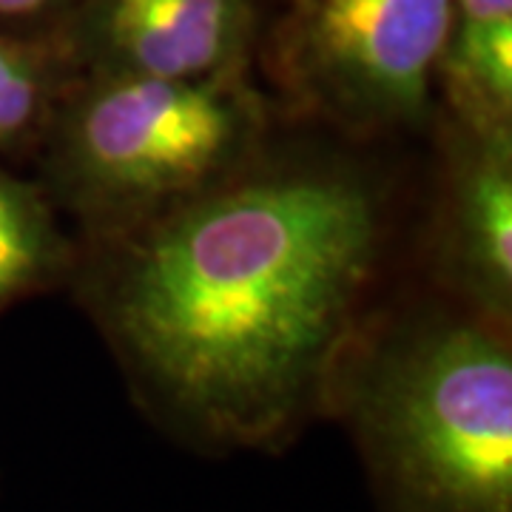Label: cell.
Here are the masks:
<instances>
[{
    "mask_svg": "<svg viewBox=\"0 0 512 512\" xmlns=\"http://www.w3.org/2000/svg\"><path fill=\"white\" fill-rule=\"evenodd\" d=\"M396 208L382 168L262 148L214 188L89 239L86 305L137 399L205 450H274L316 416L362 342Z\"/></svg>",
    "mask_w": 512,
    "mask_h": 512,
    "instance_id": "1",
    "label": "cell"
},
{
    "mask_svg": "<svg viewBox=\"0 0 512 512\" xmlns=\"http://www.w3.org/2000/svg\"><path fill=\"white\" fill-rule=\"evenodd\" d=\"M330 413L359 444L382 512H512L510 325L450 299L379 313Z\"/></svg>",
    "mask_w": 512,
    "mask_h": 512,
    "instance_id": "2",
    "label": "cell"
},
{
    "mask_svg": "<svg viewBox=\"0 0 512 512\" xmlns=\"http://www.w3.org/2000/svg\"><path fill=\"white\" fill-rule=\"evenodd\" d=\"M242 72L205 80L89 74L37 148L40 185L86 237H109L214 188L265 148Z\"/></svg>",
    "mask_w": 512,
    "mask_h": 512,
    "instance_id": "3",
    "label": "cell"
},
{
    "mask_svg": "<svg viewBox=\"0 0 512 512\" xmlns=\"http://www.w3.org/2000/svg\"><path fill=\"white\" fill-rule=\"evenodd\" d=\"M450 0H293L276 69L296 103L359 137L436 120Z\"/></svg>",
    "mask_w": 512,
    "mask_h": 512,
    "instance_id": "4",
    "label": "cell"
},
{
    "mask_svg": "<svg viewBox=\"0 0 512 512\" xmlns=\"http://www.w3.org/2000/svg\"><path fill=\"white\" fill-rule=\"evenodd\" d=\"M433 279L444 299L498 325L512 316V128L476 131L441 114Z\"/></svg>",
    "mask_w": 512,
    "mask_h": 512,
    "instance_id": "5",
    "label": "cell"
},
{
    "mask_svg": "<svg viewBox=\"0 0 512 512\" xmlns=\"http://www.w3.org/2000/svg\"><path fill=\"white\" fill-rule=\"evenodd\" d=\"M248 0H92L83 55L89 74L205 80L242 72Z\"/></svg>",
    "mask_w": 512,
    "mask_h": 512,
    "instance_id": "6",
    "label": "cell"
},
{
    "mask_svg": "<svg viewBox=\"0 0 512 512\" xmlns=\"http://www.w3.org/2000/svg\"><path fill=\"white\" fill-rule=\"evenodd\" d=\"M453 29L441 57L444 117L487 131L512 128V0H450Z\"/></svg>",
    "mask_w": 512,
    "mask_h": 512,
    "instance_id": "7",
    "label": "cell"
},
{
    "mask_svg": "<svg viewBox=\"0 0 512 512\" xmlns=\"http://www.w3.org/2000/svg\"><path fill=\"white\" fill-rule=\"evenodd\" d=\"M77 256L40 180H23L0 160V313L60 285Z\"/></svg>",
    "mask_w": 512,
    "mask_h": 512,
    "instance_id": "8",
    "label": "cell"
},
{
    "mask_svg": "<svg viewBox=\"0 0 512 512\" xmlns=\"http://www.w3.org/2000/svg\"><path fill=\"white\" fill-rule=\"evenodd\" d=\"M66 55L55 35L0 29V160H23L43 146L74 86Z\"/></svg>",
    "mask_w": 512,
    "mask_h": 512,
    "instance_id": "9",
    "label": "cell"
},
{
    "mask_svg": "<svg viewBox=\"0 0 512 512\" xmlns=\"http://www.w3.org/2000/svg\"><path fill=\"white\" fill-rule=\"evenodd\" d=\"M66 3L69 0H0V29L46 35L37 32V26L60 15Z\"/></svg>",
    "mask_w": 512,
    "mask_h": 512,
    "instance_id": "10",
    "label": "cell"
}]
</instances>
